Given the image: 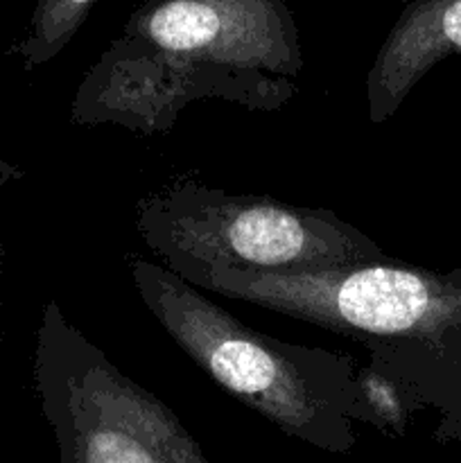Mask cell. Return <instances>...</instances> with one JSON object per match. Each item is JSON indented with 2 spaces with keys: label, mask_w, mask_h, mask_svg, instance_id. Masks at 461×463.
Here are the masks:
<instances>
[{
  "label": "cell",
  "mask_w": 461,
  "mask_h": 463,
  "mask_svg": "<svg viewBox=\"0 0 461 463\" xmlns=\"http://www.w3.org/2000/svg\"><path fill=\"white\" fill-rule=\"evenodd\" d=\"M301 68L285 0H145L81 81L72 118L158 131L199 98L278 109Z\"/></svg>",
  "instance_id": "obj_1"
},
{
  "label": "cell",
  "mask_w": 461,
  "mask_h": 463,
  "mask_svg": "<svg viewBox=\"0 0 461 463\" xmlns=\"http://www.w3.org/2000/svg\"><path fill=\"white\" fill-rule=\"evenodd\" d=\"M129 269L147 310L220 387L319 450L355 446L360 371L351 357L265 337L165 267L136 258Z\"/></svg>",
  "instance_id": "obj_2"
},
{
  "label": "cell",
  "mask_w": 461,
  "mask_h": 463,
  "mask_svg": "<svg viewBox=\"0 0 461 463\" xmlns=\"http://www.w3.org/2000/svg\"><path fill=\"white\" fill-rule=\"evenodd\" d=\"M138 231L176 276L194 269L296 274L387 258L373 240L328 211L230 194L190 179L145 197Z\"/></svg>",
  "instance_id": "obj_3"
},
{
  "label": "cell",
  "mask_w": 461,
  "mask_h": 463,
  "mask_svg": "<svg viewBox=\"0 0 461 463\" xmlns=\"http://www.w3.org/2000/svg\"><path fill=\"white\" fill-rule=\"evenodd\" d=\"M36 380L61 463H211L174 411L45 307Z\"/></svg>",
  "instance_id": "obj_4"
},
{
  "label": "cell",
  "mask_w": 461,
  "mask_h": 463,
  "mask_svg": "<svg viewBox=\"0 0 461 463\" xmlns=\"http://www.w3.org/2000/svg\"><path fill=\"white\" fill-rule=\"evenodd\" d=\"M179 279L337 333L441 342L461 326V274L441 276L391 258L296 274L194 269Z\"/></svg>",
  "instance_id": "obj_5"
},
{
  "label": "cell",
  "mask_w": 461,
  "mask_h": 463,
  "mask_svg": "<svg viewBox=\"0 0 461 463\" xmlns=\"http://www.w3.org/2000/svg\"><path fill=\"white\" fill-rule=\"evenodd\" d=\"M461 57V0H409L369 72L371 120L382 122L446 57Z\"/></svg>",
  "instance_id": "obj_6"
},
{
  "label": "cell",
  "mask_w": 461,
  "mask_h": 463,
  "mask_svg": "<svg viewBox=\"0 0 461 463\" xmlns=\"http://www.w3.org/2000/svg\"><path fill=\"white\" fill-rule=\"evenodd\" d=\"M98 0H36L30 36L21 45L27 63L50 61L77 34Z\"/></svg>",
  "instance_id": "obj_7"
},
{
  "label": "cell",
  "mask_w": 461,
  "mask_h": 463,
  "mask_svg": "<svg viewBox=\"0 0 461 463\" xmlns=\"http://www.w3.org/2000/svg\"><path fill=\"white\" fill-rule=\"evenodd\" d=\"M357 389H360V419L402 434L407 410L396 384L384 375L375 373L373 369H366L357 373Z\"/></svg>",
  "instance_id": "obj_8"
}]
</instances>
